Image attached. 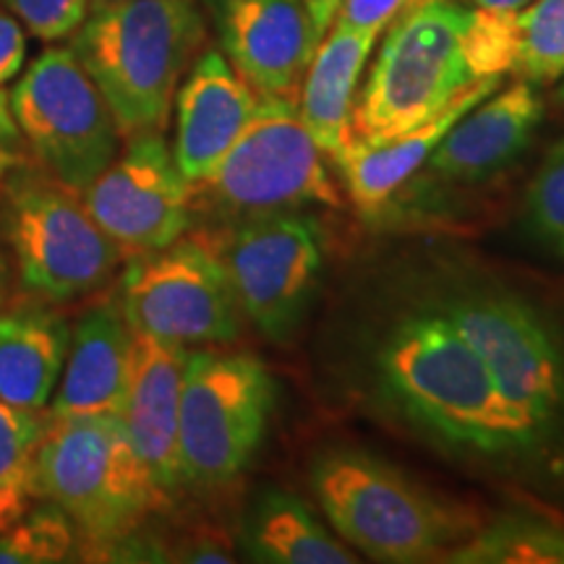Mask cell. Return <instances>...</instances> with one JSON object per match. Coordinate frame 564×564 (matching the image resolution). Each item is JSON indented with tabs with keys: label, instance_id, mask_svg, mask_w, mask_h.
<instances>
[{
	"label": "cell",
	"instance_id": "obj_1",
	"mask_svg": "<svg viewBox=\"0 0 564 564\" xmlns=\"http://www.w3.org/2000/svg\"><path fill=\"white\" fill-rule=\"evenodd\" d=\"M377 377L392 408L434 442L520 470L552 489L533 429L434 303L411 308L387 329L377 350Z\"/></svg>",
	"mask_w": 564,
	"mask_h": 564
},
{
	"label": "cell",
	"instance_id": "obj_2",
	"mask_svg": "<svg viewBox=\"0 0 564 564\" xmlns=\"http://www.w3.org/2000/svg\"><path fill=\"white\" fill-rule=\"evenodd\" d=\"M478 350L544 449L564 497V312L502 282H457L432 301Z\"/></svg>",
	"mask_w": 564,
	"mask_h": 564
},
{
	"label": "cell",
	"instance_id": "obj_3",
	"mask_svg": "<svg viewBox=\"0 0 564 564\" xmlns=\"http://www.w3.org/2000/svg\"><path fill=\"white\" fill-rule=\"evenodd\" d=\"M204 42L194 0H126L91 11L70 51L108 100L123 139L165 131L181 76Z\"/></svg>",
	"mask_w": 564,
	"mask_h": 564
},
{
	"label": "cell",
	"instance_id": "obj_4",
	"mask_svg": "<svg viewBox=\"0 0 564 564\" xmlns=\"http://www.w3.org/2000/svg\"><path fill=\"white\" fill-rule=\"evenodd\" d=\"M47 415V413H45ZM32 499L61 507L82 549L110 554L165 505L121 415L47 419L30 476Z\"/></svg>",
	"mask_w": 564,
	"mask_h": 564
},
{
	"label": "cell",
	"instance_id": "obj_5",
	"mask_svg": "<svg viewBox=\"0 0 564 564\" xmlns=\"http://www.w3.org/2000/svg\"><path fill=\"white\" fill-rule=\"evenodd\" d=\"M312 489L345 544L377 562L444 560L481 528L468 507L364 449L322 453L312 465Z\"/></svg>",
	"mask_w": 564,
	"mask_h": 564
},
{
	"label": "cell",
	"instance_id": "obj_6",
	"mask_svg": "<svg viewBox=\"0 0 564 564\" xmlns=\"http://www.w3.org/2000/svg\"><path fill=\"white\" fill-rule=\"evenodd\" d=\"M0 238L19 285L47 303L97 293L126 259L82 194L26 160L0 192Z\"/></svg>",
	"mask_w": 564,
	"mask_h": 564
},
{
	"label": "cell",
	"instance_id": "obj_7",
	"mask_svg": "<svg viewBox=\"0 0 564 564\" xmlns=\"http://www.w3.org/2000/svg\"><path fill=\"white\" fill-rule=\"evenodd\" d=\"M470 9L415 0L387 24V37L352 108L350 144H379L426 123L474 79L465 53Z\"/></svg>",
	"mask_w": 564,
	"mask_h": 564
},
{
	"label": "cell",
	"instance_id": "obj_8",
	"mask_svg": "<svg viewBox=\"0 0 564 564\" xmlns=\"http://www.w3.org/2000/svg\"><path fill=\"white\" fill-rule=\"evenodd\" d=\"M322 154L293 97H262L215 173L192 188V202L236 220L303 207H340V192Z\"/></svg>",
	"mask_w": 564,
	"mask_h": 564
},
{
	"label": "cell",
	"instance_id": "obj_9",
	"mask_svg": "<svg viewBox=\"0 0 564 564\" xmlns=\"http://www.w3.org/2000/svg\"><path fill=\"white\" fill-rule=\"evenodd\" d=\"M34 165L84 192L121 152V131L102 91L68 47H47L9 91Z\"/></svg>",
	"mask_w": 564,
	"mask_h": 564
},
{
	"label": "cell",
	"instance_id": "obj_10",
	"mask_svg": "<svg viewBox=\"0 0 564 564\" xmlns=\"http://www.w3.org/2000/svg\"><path fill=\"white\" fill-rule=\"evenodd\" d=\"M274 411V382L246 352H188L181 398L183 484H225L243 474Z\"/></svg>",
	"mask_w": 564,
	"mask_h": 564
},
{
	"label": "cell",
	"instance_id": "obj_11",
	"mask_svg": "<svg viewBox=\"0 0 564 564\" xmlns=\"http://www.w3.org/2000/svg\"><path fill=\"white\" fill-rule=\"evenodd\" d=\"M209 243L228 272L243 319L274 343L291 340L319 288V223L299 212H272L238 220Z\"/></svg>",
	"mask_w": 564,
	"mask_h": 564
},
{
	"label": "cell",
	"instance_id": "obj_12",
	"mask_svg": "<svg viewBox=\"0 0 564 564\" xmlns=\"http://www.w3.org/2000/svg\"><path fill=\"white\" fill-rule=\"evenodd\" d=\"M118 303L137 335L186 348L232 343L241 335L243 314L230 278L204 238H178L167 249L131 257Z\"/></svg>",
	"mask_w": 564,
	"mask_h": 564
},
{
	"label": "cell",
	"instance_id": "obj_13",
	"mask_svg": "<svg viewBox=\"0 0 564 564\" xmlns=\"http://www.w3.org/2000/svg\"><path fill=\"white\" fill-rule=\"evenodd\" d=\"M82 199L126 259L167 249L192 228V186L160 131L131 137Z\"/></svg>",
	"mask_w": 564,
	"mask_h": 564
},
{
	"label": "cell",
	"instance_id": "obj_14",
	"mask_svg": "<svg viewBox=\"0 0 564 564\" xmlns=\"http://www.w3.org/2000/svg\"><path fill=\"white\" fill-rule=\"evenodd\" d=\"M223 55L259 97H293L314 55L303 0H215Z\"/></svg>",
	"mask_w": 564,
	"mask_h": 564
},
{
	"label": "cell",
	"instance_id": "obj_15",
	"mask_svg": "<svg viewBox=\"0 0 564 564\" xmlns=\"http://www.w3.org/2000/svg\"><path fill=\"white\" fill-rule=\"evenodd\" d=\"M262 97L220 51H204L175 91V165L188 186H199L220 165L253 118Z\"/></svg>",
	"mask_w": 564,
	"mask_h": 564
},
{
	"label": "cell",
	"instance_id": "obj_16",
	"mask_svg": "<svg viewBox=\"0 0 564 564\" xmlns=\"http://www.w3.org/2000/svg\"><path fill=\"white\" fill-rule=\"evenodd\" d=\"M186 345L133 333V361L123 426L162 491L183 484L181 398L188 364Z\"/></svg>",
	"mask_w": 564,
	"mask_h": 564
},
{
	"label": "cell",
	"instance_id": "obj_17",
	"mask_svg": "<svg viewBox=\"0 0 564 564\" xmlns=\"http://www.w3.org/2000/svg\"><path fill=\"white\" fill-rule=\"evenodd\" d=\"M133 361V329L118 301L97 303L70 327L66 364L47 419L121 415Z\"/></svg>",
	"mask_w": 564,
	"mask_h": 564
},
{
	"label": "cell",
	"instance_id": "obj_18",
	"mask_svg": "<svg viewBox=\"0 0 564 564\" xmlns=\"http://www.w3.org/2000/svg\"><path fill=\"white\" fill-rule=\"evenodd\" d=\"M544 121V102L531 82H518L457 118L426 167L444 181L481 183L528 150Z\"/></svg>",
	"mask_w": 564,
	"mask_h": 564
},
{
	"label": "cell",
	"instance_id": "obj_19",
	"mask_svg": "<svg viewBox=\"0 0 564 564\" xmlns=\"http://www.w3.org/2000/svg\"><path fill=\"white\" fill-rule=\"evenodd\" d=\"M502 79H478L465 87L453 102L426 123L400 133V137L379 141V144H348L335 154L340 167L345 188L352 204L364 212H379L392 199L398 188H403L415 173L426 165L444 133L453 129L457 118H463L470 108L486 100L491 91L499 89Z\"/></svg>",
	"mask_w": 564,
	"mask_h": 564
},
{
	"label": "cell",
	"instance_id": "obj_20",
	"mask_svg": "<svg viewBox=\"0 0 564 564\" xmlns=\"http://www.w3.org/2000/svg\"><path fill=\"white\" fill-rule=\"evenodd\" d=\"M70 327L55 303L0 306V400L45 413L66 364Z\"/></svg>",
	"mask_w": 564,
	"mask_h": 564
},
{
	"label": "cell",
	"instance_id": "obj_21",
	"mask_svg": "<svg viewBox=\"0 0 564 564\" xmlns=\"http://www.w3.org/2000/svg\"><path fill=\"white\" fill-rule=\"evenodd\" d=\"M377 32L329 26L301 82L299 116L316 147L329 158L352 139V108L361 74L377 45Z\"/></svg>",
	"mask_w": 564,
	"mask_h": 564
},
{
	"label": "cell",
	"instance_id": "obj_22",
	"mask_svg": "<svg viewBox=\"0 0 564 564\" xmlns=\"http://www.w3.org/2000/svg\"><path fill=\"white\" fill-rule=\"evenodd\" d=\"M243 546L267 564H352L358 556L285 489H264L243 520Z\"/></svg>",
	"mask_w": 564,
	"mask_h": 564
},
{
	"label": "cell",
	"instance_id": "obj_23",
	"mask_svg": "<svg viewBox=\"0 0 564 564\" xmlns=\"http://www.w3.org/2000/svg\"><path fill=\"white\" fill-rule=\"evenodd\" d=\"M457 564H564V525L541 518H505L444 556Z\"/></svg>",
	"mask_w": 564,
	"mask_h": 564
},
{
	"label": "cell",
	"instance_id": "obj_24",
	"mask_svg": "<svg viewBox=\"0 0 564 564\" xmlns=\"http://www.w3.org/2000/svg\"><path fill=\"white\" fill-rule=\"evenodd\" d=\"M47 415L13 408L0 400V531L30 510L32 460Z\"/></svg>",
	"mask_w": 564,
	"mask_h": 564
},
{
	"label": "cell",
	"instance_id": "obj_25",
	"mask_svg": "<svg viewBox=\"0 0 564 564\" xmlns=\"http://www.w3.org/2000/svg\"><path fill=\"white\" fill-rule=\"evenodd\" d=\"M514 74L531 84L564 76V0H531L514 13Z\"/></svg>",
	"mask_w": 564,
	"mask_h": 564
},
{
	"label": "cell",
	"instance_id": "obj_26",
	"mask_svg": "<svg viewBox=\"0 0 564 564\" xmlns=\"http://www.w3.org/2000/svg\"><path fill=\"white\" fill-rule=\"evenodd\" d=\"M76 549L82 544L74 520L51 502L26 510L17 523L0 531V564L68 562Z\"/></svg>",
	"mask_w": 564,
	"mask_h": 564
},
{
	"label": "cell",
	"instance_id": "obj_27",
	"mask_svg": "<svg viewBox=\"0 0 564 564\" xmlns=\"http://www.w3.org/2000/svg\"><path fill=\"white\" fill-rule=\"evenodd\" d=\"M525 223L535 243L564 259V137L549 147L528 186Z\"/></svg>",
	"mask_w": 564,
	"mask_h": 564
},
{
	"label": "cell",
	"instance_id": "obj_28",
	"mask_svg": "<svg viewBox=\"0 0 564 564\" xmlns=\"http://www.w3.org/2000/svg\"><path fill=\"white\" fill-rule=\"evenodd\" d=\"M514 13L470 9L465 53L474 79H502L514 68Z\"/></svg>",
	"mask_w": 564,
	"mask_h": 564
},
{
	"label": "cell",
	"instance_id": "obj_29",
	"mask_svg": "<svg viewBox=\"0 0 564 564\" xmlns=\"http://www.w3.org/2000/svg\"><path fill=\"white\" fill-rule=\"evenodd\" d=\"M3 6L42 42L70 37L89 17V0H3Z\"/></svg>",
	"mask_w": 564,
	"mask_h": 564
},
{
	"label": "cell",
	"instance_id": "obj_30",
	"mask_svg": "<svg viewBox=\"0 0 564 564\" xmlns=\"http://www.w3.org/2000/svg\"><path fill=\"white\" fill-rule=\"evenodd\" d=\"M411 3H415V0H343L335 24L348 26V30L382 34L387 24Z\"/></svg>",
	"mask_w": 564,
	"mask_h": 564
},
{
	"label": "cell",
	"instance_id": "obj_31",
	"mask_svg": "<svg viewBox=\"0 0 564 564\" xmlns=\"http://www.w3.org/2000/svg\"><path fill=\"white\" fill-rule=\"evenodd\" d=\"M26 61V30L13 13L0 9V87L17 79Z\"/></svg>",
	"mask_w": 564,
	"mask_h": 564
},
{
	"label": "cell",
	"instance_id": "obj_32",
	"mask_svg": "<svg viewBox=\"0 0 564 564\" xmlns=\"http://www.w3.org/2000/svg\"><path fill=\"white\" fill-rule=\"evenodd\" d=\"M26 160V147L21 139L17 118L11 112L9 91L0 87V192L11 171Z\"/></svg>",
	"mask_w": 564,
	"mask_h": 564
},
{
	"label": "cell",
	"instance_id": "obj_33",
	"mask_svg": "<svg viewBox=\"0 0 564 564\" xmlns=\"http://www.w3.org/2000/svg\"><path fill=\"white\" fill-rule=\"evenodd\" d=\"M308 11V21H312V42H314V51L319 45L324 34L329 32V26L335 24L337 11H340L343 0H303Z\"/></svg>",
	"mask_w": 564,
	"mask_h": 564
},
{
	"label": "cell",
	"instance_id": "obj_34",
	"mask_svg": "<svg viewBox=\"0 0 564 564\" xmlns=\"http://www.w3.org/2000/svg\"><path fill=\"white\" fill-rule=\"evenodd\" d=\"M11 301V264L9 257H6L3 243H0V306Z\"/></svg>",
	"mask_w": 564,
	"mask_h": 564
},
{
	"label": "cell",
	"instance_id": "obj_35",
	"mask_svg": "<svg viewBox=\"0 0 564 564\" xmlns=\"http://www.w3.org/2000/svg\"><path fill=\"white\" fill-rule=\"evenodd\" d=\"M476 9H489V11H523L531 0H470Z\"/></svg>",
	"mask_w": 564,
	"mask_h": 564
},
{
	"label": "cell",
	"instance_id": "obj_36",
	"mask_svg": "<svg viewBox=\"0 0 564 564\" xmlns=\"http://www.w3.org/2000/svg\"><path fill=\"white\" fill-rule=\"evenodd\" d=\"M116 3H126V0H89V13L102 11V9H108V6H116Z\"/></svg>",
	"mask_w": 564,
	"mask_h": 564
},
{
	"label": "cell",
	"instance_id": "obj_37",
	"mask_svg": "<svg viewBox=\"0 0 564 564\" xmlns=\"http://www.w3.org/2000/svg\"><path fill=\"white\" fill-rule=\"evenodd\" d=\"M556 97H560V100L564 102V76H562V84H560V89H556Z\"/></svg>",
	"mask_w": 564,
	"mask_h": 564
}]
</instances>
